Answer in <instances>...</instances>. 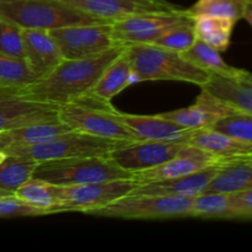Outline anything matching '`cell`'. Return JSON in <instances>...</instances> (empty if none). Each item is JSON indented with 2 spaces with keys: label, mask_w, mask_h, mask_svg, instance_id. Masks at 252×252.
<instances>
[{
  "label": "cell",
  "mask_w": 252,
  "mask_h": 252,
  "mask_svg": "<svg viewBox=\"0 0 252 252\" xmlns=\"http://www.w3.org/2000/svg\"><path fill=\"white\" fill-rule=\"evenodd\" d=\"M125 48L126 44H118L90 58L63 59L51 73L20 90L25 97L39 102L57 106L73 102L91 90L103 70Z\"/></svg>",
  "instance_id": "6da1fadb"
},
{
  "label": "cell",
  "mask_w": 252,
  "mask_h": 252,
  "mask_svg": "<svg viewBox=\"0 0 252 252\" xmlns=\"http://www.w3.org/2000/svg\"><path fill=\"white\" fill-rule=\"evenodd\" d=\"M130 69L140 81H184L202 86L211 74L187 62L181 53L150 43L126 44Z\"/></svg>",
  "instance_id": "7a4b0ae2"
},
{
  "label": "cell",
  "mask_w": 252,
  "mask_h": 252,
  "mask_svg": "<svg viewBox=\"0 0 252 252\" xmlns=\"http://www.w3.org/2000/svg\"><path fill=\"white\" fill-rule=\"evenodd\" d=\"M111 102L84 95L58 106V120L70 129L118 142H137L139 138L115 115Z\"/></svg>",
  "instance_id": "3957f363"
},
{
  "label": "cell",
  "mask_w": 252,
  "mask_h": 252,
  "mask_svg": "<svg viewBox=\"0 0 252 252\" xmlns=\"http://www.w3.org/2000/svg\"><path fill=\"white\" fill-rule=\"evenodd\" d=\"M0 19L22 29L53 30L80 24H108L61 0H12L0 5Z\"/></svg>",
  "instance_id": "277c9868"
},
{
  "label": "cell",
  "mask_w": 252,
  "mask_h": 252,
  "mask_svg": "<svg viewBox=\"0 0 252 252\" xmlns=\"http://www.w3.org/2000/svg\"><path fill=\"white\" fill-rule=\"evenodd\" d=\"M33 177L57 186H69L132 179V174L121 169L107 155H97L38 162Z\"/></svg>",
  "instance_id": "5b68a950"
},
{
  "label": "cell",
  "mask_w": 252,
  "mask_h": 252,
  "mask_svg": "<svg viewBox=\"0 0 252 252\" xmlns=\"http://www.w3.org/2000/svg\"><path fill=\"white\" fill-rule=\"evenodd\" d=\"M194 197L127 194L101 208L86 212L88 216L126 220H167L191 218Z\"/></svg>",
  "instance_id": "8992f818"
},
{
  "label": "cell",
  "mask_w": 252,
  "mask_h": 252,
  "mask_svg": "<svg viewBox=\"0 0 252 252\" xmlns=\"http://www.w3.org/2000/svg\"><path fill=\"white\" fill-rule=\"evenodd\" d=\"M128 142L105 139L95 135L85 134L78 130H69L48 142L31 147L11 148L5 150L6 155L29 158L37 162L48 161V160L68 159L79 157H97L108 155L112 150Z\"/></svg>",
  "instance_id": "52a82bcc"
},
{
  "label": "cell",
  "mask_w": 252,
  "mask_h": 252,
  "mask_svg": "<svg viewBox=\"0 0 252 252\" xmlns=\"http://www.w3.org/2000/svg\"><path fill=\"white\" fill-rule=\"evenodd\" d=\"M64 59H83L98 56L118 46L113 37L112 22L80 24L49 30Z\"/></svg>",
  "instance_id": "ba28073f"
},
{
  "label": "cell",
  "mask_w": 252,
  "mask_h": 252,
  "mask_svg": "<svg viewBox=\"0 0 252 252\" xmlns=\"http://www.w3.org/2000/svg\"><path fill=\"white\" fill-rule=\"evenodd\" d=\"M137 185L132 179L69 186L56 185V193L59 202L58 213L78 212L85 214L91 209L101 208L121 197L127 196Z\"/></svg>",
  "instance_id": "9c48e42d"
},
{
  "label": "cell",
  "mask_w": 252,
  "mask_h": 252,
  "mask_svg": "<svg viewBox=\"0 0 252 252\" xmlns=\"http://www.w3.org/2000/svg\"><path fill=\"white\" fill-rule=\"evenodd\" d=\"M20 89L0 86V133L32 123L58 120V106L25 97Z\"/></svg>",
  "instance_id": "30bf717a"
},
{
  "label": "cell",
  "mask_w": 252,
  "mask_h": 252,
  "mask_svg": "<svg viewBox=\"0 0 252 252\" xmlns=\"http://www.w3.org/2000/svg\"><path fill=\"white\" fill-rule=\"evenodd\" d=\"M91 16L117 21L130 16L148 14H167L181 10L166 0H61Z\"/></svg>",
  "instance_id": "8fae6325"
},
{
  "label": "cell",
  "mask_w": 252,
  "mask_h": 252,
  "mask_svg": "<svg viewBox=\"0 0 252 252\" xmlns=\"http://www.w3.org/2000/svg\"><path fill=\"white\" fill-rule=\"evenodd\" d=\"M223 160L224 159L216 157L212 153L187 143V144L182 145L179 153L167 161L152 167V169L133 172L132 180H134L138 185H142L148 184V182L176 179V177H181L203 170L211 165L218 164Z\"/></svg>",
  "instance_id": "7c38bea8"
},
{
  "label": "cell",
  "mask_w": 252,
  "mask_h": 252,
  "mask_svg": "<svg viewBox=\"0 0 252 252\" xmlns=\"http://www.w3.org/2000/svg\"><path fill=\"white\" fill-rule=\"evenodd\" d=\"M184 144L137 140L128 142L107 155L116 165L126 171L138 172L152 169L167 161L179 153Z\"/></svg>",
  "instance_id": "4fadbf2b"
},
{
  "label": "cell",
  "mask_w": 252,
  "mask_h": 252,
  "mask_svg": "<svg viewBox=\"0 0 252 252\" xmlns=\"http://www.w3.org/2000/svg\"><path fill=\"white\" fill-rule=\"evenodd\" d=\"M113 115L126 127L129 128L139 138V140L187 144L196 132L194 129H189L174 122H170L158 115H130V113L121 112L116 108L113 110Z\"/></svg>",
  "instance_id": "5bb4252c"
},
{
  "label": "cell",
  "mask_w": 252,
  "mask_h": 252,
  "mask_svg": "<svg viewBox=\"0 0 252 252\" xmlns=\"http://www.w3.org/2000/svg\"><path fill=\"white\" fill-rule=\"evenodd\" d=\"M201 89L238 112L252 115V75L250 71L240 69L234 75L211 74Z\"/></svg>",
  "instance_id": "9a60e30c"
},
{
  "label": "cell",
  "mask_w": 252,
  "mask_h": 252,
  "mask_svg": "<svg viewBox=\"0 0 252 252\" xmlns=\"http://www.w3.org/2000/svg\"><path fill=\"white\" fill-rule=\"evenodd\" d=\"M22 39L25 61L37 80L51 73L64 59L48 30L22 29Z\"/></svg>",
  "instance_id": "2e32d148"
},
{
  "label": "cell",
  "mask_w": 252,
  "mask_h": 252,
  "mask_svg": "<svg viewBox=\"0 0 252 252\" xmlns=\"http://www.w3.org/2000/svg\"><path fill=\"white\" fill-rule=\"evenodd\" d=\"M226 160V159H224ZM211 165L203 170L185 175L164 181L148 182V184L137 185L129 194H157V196H181V197H196L201 194L207 187L212 177L216 175L219 167L224 162Z\"/></svg>",
  "instance_id": "e0dca14e"
},
{
  "label": "cell",
  "mask_w": 252,
  "mask_h": 252,
  "mask_svg": "<svg viewBox=\"0 0 252 252\" xmlns=\"http://www.w3.org/2000/svg\"><path fill=\"white\" fill-rule=\"evenodd\" d=\"M248 189H252V157L224 160L203 192L228 194Z\"/></svg>",
  "instance_id": "ac0fdd59"
},
{
  "label": "cell",
  "mask_w": 252,
  "mask_h": 252,
  "mask_svg": "<svg viewBox=\"0 0 252 252\" xmlns=\"http://www.w3.org/2000/svg\"><path fill=\"white\" fill-rule=\"evenodd\" d=\"M69 130L70 128L59 120L22 126L0 133V150L41 144Z\"/></svg>",
  "instance_id": "d6986e66"
},
{
  "label": "cell",
  "mask_w": 252,
  "mask_h": 252,
  "mask_svg": "<svg viewBox=\"0 0 252 252\" xmlns=\"http://www.w3.org/2000/svg\"><path fill=\"white\" fill-rule=\"evenodd\" d=\"M189 144L212 153L220 159L252 157V144L234 139L217 130L203 128L194 132Z\"/></svg>",
  "instance_id": "ffe728a7"
},
{
  "label": "cell",
  "mask_w": 252,
  "mask_h": 252,
  "mask_svg": "<svg viewBox=\"0 0 252 252\" xmlns=\"http://www.w3.org/2000/svg\"><path fill=\"white\" fill-rule=\"evenodd\" d=\"M129 75L130 64L125 48L122 53L103 70L98 80L86 95L111 102L115 96L129 86Z\"/></svg>",
  "instance_id": "44dd1931"
},
{
  "label": "cell",
  "mask_w": 252,
  "mask_h": 252,
  "mask_svg": "<svg viewBox=\"0 0 252 252\" xmlns=\"http://www.w3.org/2000/svg\"><path fill=\"white\" fill-rule=\"evenodd\" d=\"M191 19L197 39L213 47L218 52H225L228 49L236 25L235 21L209 15H197Z\"/></svg>",
  "instance_id": "7402d4cb"
},
{
  "label": "cell",
  "mask_w": 252,
  "mask_h": 252,
  "mask_svg": "<svg viewBox=\"0 0 252 252\" xmlns=\"http://www.w3.org/2000/svg\"><path fill=\"white\" fill-rule=\"evenodd\" d=\"M189 16L209 15L230 19L238 22L246 20L251 25L252 0H197L186 10Z\"/></svg>",
  "instance_id": "603a6c76"
},
{
  "label": "cell",
  "mask_w": 252,
  "mask_h": 252,
  "mask_svg": "<svg viewBox=\"0 0 252 252\" xmlns=\"http://www.w3.org/2000/svg\"><path fill=\"white\" fill-rule=\"evenodd\" d=\"M14 196L25 203L37 209L46 212V214H57L59 202L56 193V185L39 179H30L14 192Z\"/></svg>",
  "instance_id": "cb8c5ba5"
},
{
  "label": "cell",
  "mask_w": 252,
  "mask_h": 252,
  "mask_svg": "<svg viewBox=\"0 0 252 252\" xmlns=\"http://www.w3.org/2000/svg\"><path fill=\"white\" fill-rule=\"evenodd\" d=\"M181 56L193 65L208 71L209 74H221V75H234L240 69L231 66L220 56V52L208 46L204 42L196 39L189 49L182 52Z\"/></svg>",
  "instance_id": "d4e9b609"
},
{
  "label": "cell",
  "mask_w": 252,
  "mask_h": 252,
  "mask_svg": "<svg viewBox=\"0 0 252 252\" xmlns=\"http://www.w3.org/2000/svg\"><path fill=\"white\" fill-rule=\"evenodd\" d=\"M191 218L206 220H236L229 194L201 193L193 198Z\"/></svg>",
  "instance_id": "484cf974"
},
{
  "label": "cell",
  "mask_w": 252,
  "mask_h": 252,
  "mask_svg": "<svg viewBox=\"0 0 252 252\" xmlns=\"http://www.w3.org/2000/svg\"><path fill=\"white\" fill-rule=\"evenodd\" d=\"M37 164L29 158L6 155L0 164V189L14 193L21 185L33 177Z\"/></svg>",
  "instance_id": "4316f807"
},
{
  "label": "cell",
  "mask_w": 252,
  "mask_h": 252,
  "mask_svg": "<svg viewBox=\"0 0 252 252\" xmlns=\"http://www.w3.org/2000/svg\"><path fill=\"white\" fill-rule=\"evenodd\" d=\"M158 116L170 121V122L176 123V125L181 126V127L194 130L211 128L219 118H221L220 116H218L213 111L209 110L203 102H201L197 98L193 105H191L189 107L159 113Z\"/></svg>",
  "instance_id": "83f0119b"
},
{
  "label": "cell",
  "mask_w": 252,
  "mask_h": 252,
  "mask_svg": "<svg viewBox=\"0 0 252 252\" xmlns=\"http://www.w3.org/2000/svg\"><path fill=\"white\" fill-rule=\"evenodd\" d=\"M37 80L25 59L15 58L0 53V86L24 88Z\"/></svg>",
  "instance_id": "f1b7e54d"
},
{
  "label": "cell",
  "mask_w": 252,
  "mask_h": 252,
  "mask_svg": "<svg viewBox=\"0 0 252 252\" xmlns=\"http://www.w3.org/2000/svg\"><path fill=\"white\" fill-rule=\"evenodd\" d=\"M196 39L193 22H192V19H189L175 25L174 27L167 30L165 33H162L159 38L153 41L150 44L177 52V53H182L189 49Z\"/></svg>",
  "instance_id": "f546056e"
},
{
  "label": "cell",
  "mask_w": 252,
  "mask_h": 252,
  "mask_svg": "<svg viewBox=\"0 0 252 252\" xmlns=\"http://www.w3.org/2000/svg\"><path fill=\"white\" fill-rule=\"evenodd\" d=\"M209 129L252 144V115L236 112L219 118Z\"/></svg>",
  "instance_id": "4dcf8cb0"
},
{
  "label": "cell",
  "mask_w": 252,
  "mask_h": 252,
  "mask_svg": "<svg viewBox=\"0 0 252 252\" xmlns=\"http://www.w3.org/2000/svg\"><path fill=\"white\" fill-rule=\"evenodd\" d=\"M0 53L25 59L22 27L0 19Z\"/></svg>",
  "instance_id": "1f68e13d"
},
{
  "label": "cell",
  "mask_w": 252,
  "mask_h": 252,
  "mask_svg": "<svg viewBox=\"0 0 252 252\" xmlns=\"http://www.w3.org/2000/svg\"><path fill=\"white\" fill-rule=\"evenodd\" d=\"M42 216H47L46 212L25 203L14 194L0 197V218H27Z\"/></svg>",
  "instance_id": "d6a6232c"
},
{
  "label": "cell",
  "mask_w": 252,
  "mask_h": 252,
  "mask_svg": "<svg viewBox=\"0 0 252 252\" xmlns=\"http://www.w3.org/2000/svg\"><path fill=\"white\" fill-rule=\"evenodd\" d=\"M228 194L231 207L236 214V220L250 221L252 218V189Z\"/></svg>",
  "instance_id": "836d02e7"
},
{
  "label": "cell",
  "mask_w": 252,
  "mask_h": 252,
  "mask_svg": "<svg viewBox=\"0 0 252 252\" xmlns=\"http://www.w3.org/2000/svg\"><path fill=\"white\" fill-rule=\"evenodd\" d=\"M10 194H14V193H11V192L4 191V189H0V197H1V196H10Z\"/></svg>",
  "instance_id": "e575fe53"
},
{
  "label": "cell",
  "mask_w": 252,
  "mask_h": 252,
  "mask_svg": "<svg viewBox=\"0 0 252 252\" xmlns=\"http://www.w3.org/2000/svg\"><path fill=\"white\" fill-rule=\"evenodd\" d=\"M5 158H6V154H5V153L2 152V150H0V164H1V162L4 161Z\"/></svg>",
  "instance_id": "d590c367"
},
{
  "label": "cell",
  "mask_w": 252,
  "mask_h": 252,
  "mask_svg": "<svg viewBox=\"0 0 252 252\" xmlns=\"http://www.w3.org/2000/svg\"><path fill=\"white\" fill-rule=\"evenodd\" d=\"M9 1H12V0H0V5L5 4V2H9Z\"/></svg>",
  "instance_id": "8d00e7d4"
}]
</instances>
